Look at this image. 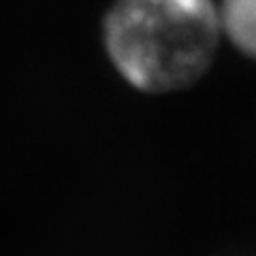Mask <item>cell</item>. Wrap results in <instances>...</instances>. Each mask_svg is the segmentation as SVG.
I'll use <instances>...</instances> for the list:
<instances>
[{"label": "cell", "instance_id": "6da1fadb", "mask_svg": "<svg viewBox=\"0 0 256 256\" xmlns=\"http://www.w3.org/2000/svg\"><path fill=\"white\" fill-rule=\"evenodd\" d=\"M222 36L214 0H114L102 47L134 90L166 94L198 82Z\"/></svg>", "mask_w": 256, "mask_h": 256}, {"label": "cell", "instance_id": "7a4b0ae2", "mask_svg": "<svg viewBox=\"0 0 256 256\" xmlns=\"http://www.w3.org/2000/svg\"><path fill=\"white\" fill-rule=\"evenodd\" d=\"M218 15L222 34L256 60V0H222Z\"/></svg>", "mask_w": 256, "mask_h": 256}]
</instances>
